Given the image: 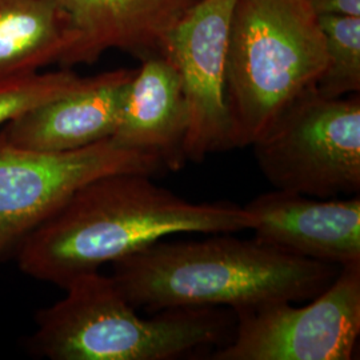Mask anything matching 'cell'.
<instances>
[{"instance_id":"1","label":"cell","mask_w":360,"mask_h":360,"mask_svg":"<svg viewBox=\"0 0 360 360\" xmlns=\"http://www.w3.org/2000/svg\"><path fill=\"white\" fill-rule=\"evenodd\" d=\"M255 217L227 202L193 203L153 176L120 172L91 180L15 251L19 270L40 282L65 284L180 233L254 230Z\"/></svg>"},{"instance_id":"2","label":"cell","mask_w":360,"mask_h":360,"mask_svg":"<svg viewBox=\"0 0 360 360\" xmlns=\"http://www.w3.org/2000/svg\"><path fill=\"white\" fill-rule=\"evenodd\" d=\"M112 281L135 309L257 307L309 302L340 269L230 232L202 240H158L112 263Z\"/></svg>"},{"instance_id":"3","label":"cell","mask_w":360,"mask_h":360,"mask_svg":"<svg viewBox=\"0 0 360 360\" xmlns=\"http://www.w3.org/2000/svg\"><path fill=\"white\" fill-rule=\"evenodd\" d=\"M65 297L37 314L30 346L51 360H172L221 347L235 324L220 307L162 309L142 318L99 271L82 274Z\"/></svg>"},{"instance_id":"4","label":"cell","mask_w":360,"mask_h":360,"mask_svg":"<svg viewBox=\"0 0 360 360\" xmlns=\"http://www.w3.org/2000/svg\"><path fill=\"white\" fill-rule=\"evenodd\" d=\"M327 65L319 19L307 0H235L226 98L233 148L252 146Z\"/></svg>"},{"instance_id":"5","label":"cell","mask_w":360,"mask_h":360,"mask_svg":"<svg viewBox=\"0 0 360 360\" xmlns=\"http://www.w3.org/2000/svg\"><path fill=\"white\" fill-rule=\"evenodd\" d=\"M266 179L318 199L360 191V96L328 98L316 89L284 110L252 144Z\"/></svg>"},{"instance_id":"6","label":"cell","mask_w":360,"mask_h":360,"mask_svg":"<svg viewBox=\"0 0 360 360\" xmlns=\"http://www.w3.org/2000/svg\"><path fill=\"white\" fill-rule=\"evenodd\" d=\"M232 312V339L210 359H354L360 336V264L340 269L334 282L302 307L274 302Z\"/></svg>"},{"instance_id":"7","label":"cell","mask_w":360,"mask_h":360,"mask_svg":"<svg viewBox=\"0 0 360 360\" xmlns=\"http://www.w3.org/2000/svg\"><path fill=\"white\" fill-rule=\"evenodd\" d=\"M159 158L117 147L111 139L67 153L22 148L0 135V262L91 180L120 172L155 176Z\"/></svg>"},{"instance_id":"8","label":"cell","mask_w":360,"mask_h":360,"mask_svg":"<svg viewBox=\"0 0 360 360\" xmlns=\"http://www.w3.org/2000/svg\"><path fill=\"white\" fill-rule=\"evenodd\" d=\"M235 0H200L166 40L188 108L186 158L195 163L233 148L226 98L227 49Z\"/></svg>"},{"instance_id":"9","label":"cell","mask_w":360,"mask_h":360,"mask_svg":"<svg viewBox=\"0 0 360 360\" xmlns=\"http://www.w3.org/2000/svg\"><path fill=\"white\" fill-rule=\"evenodd\" d=\"M255 239L294 257L339 269L360 264V196L318 199L274 190L245 206Z\"/></svg>"},{"instance_id":"10","label":"cell","mask_w":360,"mask_h":360,"mask_svg":"<svg viewBox=\"0 0 360 360\" xmlns=\"http://www.w3.org/2000/svg\"><path fill=\"white\" fill-rule=\"evenodd\" d=\"M136 68L87 77L83 84L15 116L0 135L13 146L67 153L110 139L115 132Z\"/></svg>"},{"instance_id":"11","label":"cell","mask_w":360,"mask_h":360,"mask_svg":"<svg viewBox=\"0 0 360 360\" xmlns=\"http://www.w3.org/2000/svg\"><path fill=\"white\" fill-rule=\"evenodd\" d=\"M68 13L74 40L59 65H94L108 50L143 60L162 55L169 32L200 0H55Z\"/></svg>"},{"instance_id":"12","label":"cell","mask_w":360,"mask_h":360,"mask_svg":"<svg viewBox=\"0 0 360 360\" xmlns=\"http://www.w3.org/2000/svg\"><path fill=\"white\" fill-rule=\"evenodd\" d=\"M141 62L110 139L124 150L154 155L166 169L179 171L188 162V108L179 74L165 53Z\"/></svg>"},{"instance_id":"13","label":"cell","mask_w":360,"mask_h":360,"mask_svg":"<svg viewBox=\"0 0 360 360\" xmlns=\"http://www.w3.org/2000/svg\"><path fill=\"white\" fill-rule=\"evenodd\" d=\"M72 40L70 16L55 0H0V82L59 65Z\"/></svg>"},{"instance_id":"14","label":"cell","mask_w":360,"mask_h":360,"mask_svg":"<svg viewBox=\"0 0 360 360\" xmlns=\"http://www.w3.org/2000/svg\"><path fill=\"white\" fill-rule=\"evenodd\" d=\"M327 65L316 91L328 98H340L360 91V16L321 15Z\"/></svg>"},{"instance_id":"15","label":"cell","mask_w":360,"mask_h":360,"mask_svg":"<svg viewBox=\"0 0 360 360\" xmlns=\"http://www.w3.org/2000/svg\"><path fill=\"white\" fill-rule=\"evenodd\" d=\"M71 68L0 82V126L27 110L62 96L83 84Z\"/></svg>"},{"instance_id":"16","label":"cell","mask_w":360,"mask_h":360,"mask_svg":"<svg viewBox=\"0 0 360 360\" xmlns=\"http://www.w3.org/2000/svg\"><path fill=\"white\" fill-rule=\"evenodd\" d=\"M311 8L321 15L360 16V0H307Z\"/></svg>"}]
</instances>
